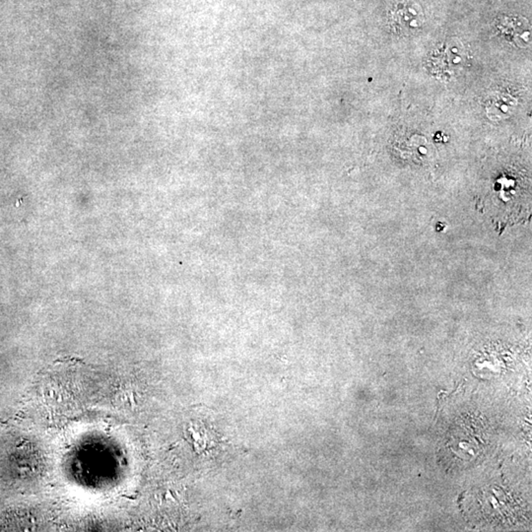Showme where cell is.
Masks as SVG:
<instances>
[{"label":"cell","mask_w":532,"mask_h":532,"mask_svg":"<svg viewBox=\"0 0 532 532\" xmlns=\"http://www.w3.org/2000/svg\"><path fill=\"white\" fill-rule=\"evenodd\" d=\"M389 19L397 31L410 33L422 26L423 11L413 0H400L391 8Z\"/></svg>","instance_id":"1"},{"label":"cell","mask_w":532,"mask_h":532,"mask_svg":"<svg viewBox=\"0 0 532 532\" xmlns=\"http://www.w3.org/2000/svg\"><path fill=\"white\" fill-rule=\"evenodd\" d=\"M499 29L506 38L519 46H527L531 43V26L524 18L504 17L500 21Z\"/></svg>","instance_id":"2"},{"label":"cell","mask_w":532,"mask_h":532,"mask_svg":"<svg viewBox=\"0 0 532 532\" xmlns=\"http://www.w3.org/2000/svg\"><path fill=\"white\" fill-rule=\"evenodd\" d=\"M513 107V99L511 97L497 96L496 98L493 99L491 102L488 104V115H490L492 119H504L512 112Z\"/></svg>","instance_id":"3"}]
</instances>
